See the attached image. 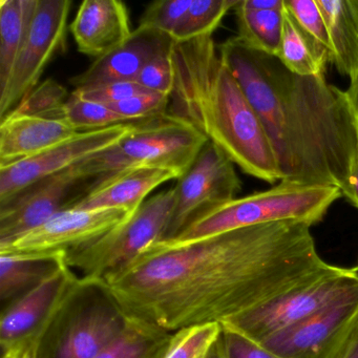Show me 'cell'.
I'll use <instances>...</instances> for the list:
<instances>
[{
  "instance_id": "obj_6",
  "label": "cell",
  "mask_w": 358,
  "mask_h": 358,
  "mask_svg": "<svg viewBox=\"0 0 358 358\" xmlns=\"http://www.w3.org/2000/svg\"><path fill=\"white\" fill-rule=\"evenodd\" d=\"M207 142L189 122L166 112L131 122L129 134L97 158L110 176L131 167L150 166L169 169L181 177Z\"/></svg>"
},
{
  "instance_id": "obj_9",
  "label": "cell",
  "mask_w": 358,
  "mask_h": 358,
  "mask_svg": "<svg viewBox=\"0 0 358 358\" xmlns=\"http://www.w3.org/2000/svg\"><path fill=\"white\" fill-rule=\"evenodd\" d=\"M108 177L94 155L0 203V246L74 208Z\"/></svg>"
},
{
  "instance_id": "obj_37",
  "label": "cell",
  "mask_w": 358,
  "mask_h": 358,
  "mask_svg": "<svg viewBox=\"0 0 358 358\" xmlns=\"http://www.w3.org/2000/svg\"><path fill=\"white\" fill-rule=\"evenodd\" d=\"M343 196H345L353 206L358 209V157L350 176L347 185L341 190Z\"/></svg>"
},
{
  "instance_id": "obj_39",
  "label": "cell",
  "mask_w": 358,
  "mask_h": 358,
  "mask_svg": "<svg viewBox=\"0 0 358 358\" xmlns=\"http://www.w3.org/2000/svg\"><path fill=\"white\" fill-rule=\"evenodd\" d=\"M345 93H347L348 99H349V103L351 106L354 118H355L358 133V77L351 81V85H350L349 89L345 91Z\"/></svg>"
},
{
  "instance_id": "obj_26",
  "label": "cell",
  "mask_w": 358,
  "mask_h": 358,
  "mask_svg": "<svg viewBox=\"0 0 358 358\" xmlns=\"http://www.w3.org/2000/svg\"><path fill=\"white\" fill-rule=\"evenodd\" d=\"M238 3V0H192L173 41L213 36L228 11L234 9Z\"/></svg>"
},
{
  "instance_id": "obj_42",
  "label": "cell",
  "mask_w": 358,
  "mask_h": 358,
  "mask_svg": "<svg viewBox=\"0 0 358 358\" xmlns=\"http://www.w3.org/2000/svg\"><path fill=\"white\" fill-rule=\"evenodd\" d=\"M354 268H355L356 271L358 272V263H357V266H356V267H354Z\"/></svg>"
},
{
  "instance_id": "obj_2",
  "label": "cell",
  "mask_w": 358,
  "mask_h": 358,
  "mask_svg": "<svg viewBox=\"0 0 358 358\" xmlns=\"http://www.w3.org/2000/svg\"><path fill=\"white\" fill-rule=\"evenodd\" d=\"M263 121L280 181L347 185L358 157V133L347 93L324 76L293 74L275 56L247 47L238 36L217 47Z\"/></svg>"
},
{
  "instance_id": "obj_38",
  "label": "cell",
  "mask_w": 358,
  "mask_h": 358,
  "mask_svg": "<svg viewBox=\"0 0 358 358\" xmlns=\"http://www.w3.org/2000/svg\"><path fill=\"white\" fill-rule=\"evenodd\" d=\"M334 358H358V326L343 343Z\"/></svg>"
},
{
  "instance_id": "obj_29",
  "label": "cell",
  "mask_w": 358,
  "mask_h": 358,
  "mask_svg": "<svg viewBox=\"0 0 358 358\" xmlns=\"http://www.w3.org/2000/svg\"><path fill=\"white\" fill-rule=\"evenodd\" d=\"M222 324H196L177 331L164 358H205L221 336Z\"/></svg>"
},
{
  "instance_id": "obj_19",
  "label": "cell",
  "mask_w": 358,
  "mask_h": 358,
  "mask_svg": "<svg viewBox=\"0 0 358 358\" xmlns=\"http://www.w3.org/2000/svg\"><path fill=\"white\" fill-rule=\"evenodd\" d=\"M169 169L159 167H131L108 176L72 209L118 208L133 215L157 187L179 179Z\"/></svg>"
},
{
  "instance_id": "obj_41",
  "label": "cell",
  "mask_w": 358,
  "mask_h": 358,
  "mask_svg": "<svg viewBox=\"0 0 358 358\" xmlns=\"http://www.w3.org/2000/svg\"><path fill=\"white\" fill-rule=\"evenodd\" d=\"M348 3H349L350 10H351L354 20L358 26V0H348Z\"/></svg>"
},
{
  "instance_id": "obj_33",
  "label": "cell",
  "mask_w": 358,
  "mask_h": 358,
  "mask_svg": "<svg viewBox=\"0 0 358 358\" xmlns=\"http://www.w3.org/2000/svg\"><path fill=\"white\" fill-rule=\"evenodd\" d=\"M136 83L150 93L162 94L171 97L175 83L171 50L148 62L138 75Z\"/></svg>"
},
{
  "instance_id": "obj_11",
  "label": "cell",
  "mask_w": 358,
  "mask_h": 358,
  "mask_svg": "<svg viewBox=\"0 0 358 358\" xmlns=\"http://www.w3.org/2000/svg\"><path fill=\"white\" fill-rule=\"evenodd\" d=\"M71 7L70 0H38L11 78L0 94V120L39 85L45 66L62 51L66 43Z\"/></svg>"
},
{
  "instance_id": "obj_25",
  "label": "cell",
  "mask_w": 358,
  "mask_h": 358,
  "mask_svg": "<svg viewBox=\"0 0 358 358\" xmlns=\"http://www.w3.org/2000/svg\"><path fill=\"white\" fill-rule=\"evenodd\" d=\"M175 333L129 317L122 334L95 358H164Z\"/></svg>"
},
{
  "instance_id": "obj_13",
  "label": "cell",
  "mask_w": 358,
  "mask_h": 358,
  "mask_svg": "<svg viewBox=\"0 0 358 358\" xmlns=\"http://www.w3.org/2000/svg\"><path fill=\"white\" fill-rule=\"evenodd\" d=\"M358 326V293L259 341L280 358H334Z\"/></svg>"
},
{
  "instance_id": "obj_36",
  "label": "cell",
  "mask_w": 358,
  "mask_h": 358,
  "mask_svg": "<svg viewBox=\"0 0 358 358\" xmlns=\"http://www.w3.org/2000/svg\"><path fill=\"white\" fill-rule=\"evenodd\" d=\"M41 337H31L3 350V358H39Z\"/></svg>"
},
{
  "instance_id": "obj_10",
  "label": "cell",
  "mask_w": 358,
  "mask_h": 358,
  "mask_svg": "<svg viewBox=\"0 0 358 358\" xmlns=\"http://www.w3.org/2000/svg\"><path fill=\"white\" fill-rule=\"evenodd\" d=\"M175 189V205L162 241L176 238L201 213L236 199L242 182L229 157L208 141L178 179Z\"/></svg>"
},
{
  "instance_id": "obj_20",
  "label": "cell",
  "mask_w": 358,
  "mask_h": 358,
  "mask_svg": "<svg viewBox=\"0 0 358 358\" xmlns=\"http://www.w3.org/2000/svg\"><path fill=\"white\" fill-rule=\"evenodd\" d=\"M66 252L0 255V299L11 305L57 269Z\"/></svg>"
},
{
  "instance_id": "obj_28",
  "label": "cell",
  "mask_w": 358,
  "mask_h": 358,
  "mask_svg": "<svg viewBox=\"0 0 358 358\" xmlns=\"http://www.w3.org/2000/svg\"><path fill=\"white\" fill-rule=\"evenodd\" d=\"M68 91L54 79H45L32 90L11 113L26 116L62 119Z\"/></svg>"
},
{
  "instance_id": "obj_7",
  "label": "cell",
  "mask_w": 358,
  "mask_h": 358,
  "mask_svg": "<svg viewBox=\"0 0 358 358\" xmlns=\"http://www.w3.org/2000/svg\"><path fill=\"white\" fill-rule=\"evenodd\" d=\"M127 322L99 284L80 280L48 330L54 332L53 343L43 358H95L122 334Z\"/></svg>"
},
{
  "instance_id": "obj_4",
  "label": "cell",
  "mask_w": 358,
  "mask_h": 358,
  "mask_svg": "<svg viewBox=\"0 0 358 358\" xmlns=\"http://www.w3.org/2000/svg\"><path fill=\"white\" fill-rule=\"evenodd\" d=\"M341 196V189L334 186L280 181L270 189L213 207L194 217L176 238L159 242L184 246L234 230L278 222L312 226L322 221L331 205Z\"/></svg>"
},
{
  "instance_id": "obj_12",
  "label": "cell",
  "mask_w": 358,
  "mask_h": 358,
  "mask_svg": "<svg viewBox=\"0 0 358 358\" xmlns=\"http://www.w3.org/2000/svg\"><path fill=\"white\" fill-rule=\"evenodd\" d=\"M129 129L131 123H122L83 131L36 156L0 166V203L10 200L45 178L113 148L129 134Z\"/></svg>"
},
{
  "instance_id": "obj_34",
  "label": "cell",
  "mask_w": 358,
  "mask_h": 358,
  "mask_svg": "<svg viewBox=\"0 0 358 358\" xmlns=\"http://www.w3.org/2000/svg\"><path fill=\"white\" fill-rule=\"evenodd\" d=\"M146 92L148 91L140 87L136 81H125V83H108V85L87 87V89H77L74 90L72 94L87 101L110 106Z\"/></svg>"
},
{
  "instance_id": "obj_27",
  "label": "cell",
  "mask_w": 358,
  "mask_h": 358,
  "mask_svg": "<svg viewBox=\"0 0 358 358\" xmlns=\"http://www.w3.org/2000/svg\"><path fill=\"white\" fill-rule=\"evenodd\" d=\"M62 117L78 133L129 123L110 106L81 99L73 94L62 108Z\"/></svg>"
},
{
  "instance_id": "obj_31",
  "label": "cell",
  "mask_w": 358,
  "mask_h": 358,
  "mask_svg": "<svg viewBox=\"0 0 358 358\" xmlns=\"http://www.w3.org/2000/svg\"><path fill=\"white\" fill-rule=\"evenodd\" d=\"M285 9L299 26L330 56V39L324 15L316 0H284Z\"/></svg>"
},
{
  "instance_id": "obj_16",
  "label": "cell",
  "mask_w": 358,
  "mask_h": 358,
  "mask_svg": "<svg viewBox=\"0 0 358 358\" xmlns=\"http://www.w3.org/2000/svg\"><path fill=\"white\" fill-rule=\"evenodd\" d=\"M173 45V39L169 35L138 27L123 45L98 58L85 72L73 77L71 85L77 90L136 81L148 62L171 51Z\"/></svg>"
},
{
  "instance_id": "obj_35",
  "label": "cell",
  "mask_w": 358,
  "mask_h": 358,
  "mask_svg": "<svg viewBox=\"0 0 358 358\" xmlns=\"http://www.w3.org/2000/svg\"><path fill=\"white\" fill-rule=\"evenodd\" d=\"M221 337L226 358H280L259 341L226 324H222Z\"/></svg>"
},
{
  "instance_id": "obj_17",
  "label": "cell",
  "mask_w": 358,
  "mask_h": 358,
  "mask_svg": "<svg viewBox=\"0 0 358 358\" xmlns=\"http://www.w3.org/2000/svg\"><path fill=\"white\" fill-rule=\"evenodd\" d=\"M78 51L103 57L131 36L129 10L118 0H85L70 26Z\"/></svg>"
},
{
  "instance_id": "obj_3",
  "label": "cell",
  "mask_w": 358,
  "mask_h": 358,
  "mask_svg": "<svg viewBox=\"0 0 358 358\" xmlns=\"http://www.w3.org/2000/svg\"><path fill=\"white\" fill-rule=\"evenodd\" d=\"M169 113L189 122L245 173L280 181L271 142L257 110L220 57L213 36L173 41Z\"/></svg>"
},
{
  "instance_id": "obj_23",
  "label": "cell",
  "mask_w": 358,
  "mask_h": 358,
  "mask_svg": "<svg viewBox=\"0 0 358 358\" xmlns=\"http://www.w3.org/2000/svg\"><path fill=\"white\" fill-rule=\"evenodd\" d=\"M276 57L293 74L324 76L329 52L316 43L285 9L284 29Z\"/></svg>"
},
{
  "instance_id": "obj_5",
  "label": "cell",
  "mask_w": 358,
  "mask_h": 358,
  "mask_svg": "<svg viewBox=\"0 0 358 358\" xmlns=\"http://www.w3.org/2000/svg\"><path fill=\"white\" fill-rule=\"evenodd\" d=\"M176 200L175 186L148 199L129 220L97 240L69 250L66 262L81 280L99 282L162 241Z\"/></svg>"
},
{
  "instance_id": "obj_1",
  "label": "cell",
  "mask_w": 358,
  "mask_h": 358,
  "mask_svg": "<svg viewBox=\"0 0 358 358\" xmlns=\"http://www.w3.org/2000/svg\"><path fill=\"white\" fill-rule=\"evenodd\" d=\"M311 226L278 222L184 246L157 242L99 284L127 317L167 332L223 324L306 282L329 265Z\"/></svg>"
},
{
  "instance_id": "obj_18",
  "label": "cell",
  "mask_w": 358,
  "mask_h": 358,
  "mask_svg": "<svg viewBox=\"0 0 358 358\" xmlns=\"http://www.w3.org/2000/svg\"><path fill=\"white\" fill-rule=\"evenodd\" d=\"M77 134L64 119L10 113L0 120V166L36 156Z\"/></svg>"
},
{
  "instance_id": "obj_24",
  "label": "cell",
  "mask_w": 358,
  "mask_h": 358,
  "mask_svg": "<svg viewBox=\"0 0 358 358\" xmlns=\"http://www.w3.org/2000/svg\"><path fill=\"white\" fill-rule=\"evenodd\" d=\"M238 38L251 49L278 56L284 29L285 5L274 9H253L245 0L234 8Z\"/></svg>"
},
{
  "instance_id": "obj_32",
  "label": "cell",
  "mask_w": 358,
  "mask_h": 358,
  "mask_svg": "<svg viewBox=\"0 0 358 358\" xmlns=\"http://www.w3.org/2000/svg\"><path fill=\"white\" fill-rule=\"evenodd\" d=\"M171 104V97L162 94L146 93L134 96L124 101L110 104L115 112L124 117L129 123L145 120L167 112Z\"/></svg>"
},
{
  "instance_id": "obj_30",
  "label": "cell",
  "mask_w": 358,
  "mask_h": 358,
  "mask_svg": "<svg viewBox=\"0 0 358 358\" xmlns=\"http://www.w3.org/2000/svg\"><path fill=\"white\" fill-rule=\"evenodd\" d=\"M192 0H159L150 3L140 18L139 27L164 33L173 39Z\"/></svg>"
},
{
  "instance_id": "obj_15",
  "label": "cell",
  "mask_w": 358,
  "mask_h": 358,
  "mask_svg": "<svg viewBox=\"0 0 358 358\" xmlns=\"http://www.w3.org/2000/svg\"><path fill=\"white\" fill-rule=\"evenodd\" d=\"M80 278L62 259L57 269L8 306L0 322V343L7 349L31 337L43 339Z\"/></svg>"
},
{
  "instance_id": "obj_21",
  "label": "cell",
  "mask_w": 358,
  "mask_h": 358,
  "mask_svg": "<svg viewBox=\"0 0 358 358\" xmlns=\"http://www.w3.org/2000/svg\"><path fill=\"white\" fill-rule=\"evenodd\" d=\"M330 39V62L350 81L358 77V26L348 0H316Z\"/></svg>"
},
{
  "instance_id": "obj_22",
  "label": "cell",
  "mask_w": 358,
  "mask_h": 358,
  "mask_svg": "<svg viewBox=\"0 0 358 358\" xmlns=\"http://www.w3.org/2000/svg\"><path fill=\"white\" fill-rule=\"evenodd\" d=\"M38 0L0 1V94L11 78Z\"/></svg>"
},
{
  "instance_id": "obj_14",
  "label": "cell",
  "mask_w": 358,
  "mask_h": 358,
  "mask_svg": "<svg viewBox=\"0 0 358 358\" xmlns=\"http://www.w3.org/2000/svg\"><path fill=\"white\" fill-rule=\"evenodd\" d=\"M131 217L118 208L68 209L0 246V255L68 252L97 240Z\"/></svg>"
},
{
  "instance_id": "obj_40",
  "label": "cell",
  "mask_w": 358,
  "mask_h": 358,
  "mask_svg": "<svg viewBox=\"0 0 358 358\" xmlns=\"http://www.w3.org/2000/svg\"><path fill=\"white\" fill-rule=\"evenodd\" d=\"M205 358H226L225 350H224L223 341H222L221 336L217 339V343L213 345Z\"/></svg>"
},
{
  "instance_id": "obj_8",
  "label": "cell",
  "mask_w": 358,
  "mask_h": 358,
  "mask_svg": "<svg viewBox=\"0 0 358 358\" xmlns=\"http://www.w3.org/2000/svg\"><path fill=\"white\" fill-rule=\"evenodd\" d=\"M358 293L355 268L329 264L320 273L221 324L257 341L293 326Z\"/></svg>"
}]
</instances>
